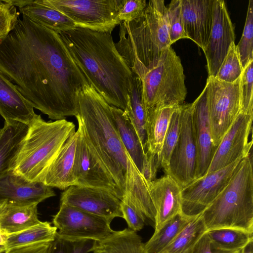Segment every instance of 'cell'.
<instances>
[{"instance_id": "6da1fadb", "label": "cell", "mask_w": 253, "mask_h": 253, "mask_svg": "<svg viewBox=\"0 0 253 253\" xmlns=\"http://www.w3.org/2000/svg\"><path fill=\"white\" fill-rule=\"evenodd\" d=\"M0 72L55 121L77 116L79 92L89 84L59 34L22 14L0 43Z\"/></svg>"}, {"instance_id": "7a4b0ae2", "label": "cell", "mask_w": 253, "mask_h": 253, "mask_svg": "<svg viewBox=\"0 0 253 253\" xmlns=\"http://www.w3.org/2000/svg\"><path fill=\"white\" fill-rule=\"evenodd\" d=\"M78 126L90 152L112 179L122 200L142 211L153 206L149 183L122 143L109 105L88 84L78 96Z\"/></svg>"}, {"instance_id": "3957f363", "label": "cell", "mask_w": 253, "mask_h": 253, "mask_svg": "<svg viewBox=\"0 0 253 253\" xmlns=\"http://www.w3.org/2000/svg\"><path fill=\"white\" fill-rule=\"evenodd\" d=\"M58 33L88 83L109 105L125 111L133 75L112 32L77 27Z\"/></svg>"}, {"instance_id": "277c9868", "label": "cell", "mask_w": 253, "mask_h": 253, "mask_svg": "<svg viewBox=\"0 0 253 253\" xmlns=\"http://www.w3.org/2000/svg\"><path fill=\"white\" fill-rule=\"evenodd\" d=\"M171 45L164 0H151L136 19L120 24L115 43L133 75L141 79L155 66L163 51Z\"/></svg>"}, {"instance_id": "5b68a950", "label": "cell", "mask_w": 253, "mask_h": 253, "mask_svg": "<svg viewBox=\"0 0 253 253\" xmlns=\"http://www.w3.org/2000/svg\"><path fill=\"white\" fill-rule=\"evenodd\" d=\"M75 131L74 124L65 119L45 122L36 114L28 126L9 170L29 181L43 182L49 166Z\"/></svg>"}, {"instance_id": "8992f818", "label": "cell", "mask_w": 253, "mask_h": 253, "mask_svg": "<svg viewBox=\"0 0 253 253\" xmlns=\"http://www.w3.org/2000/svg\"><path fill=\"white\" fill-rule=\"evenodd\" d=\"M207 230L230 228L253 233V171L250 152L230 181L201 213Z\"/></svg>"}, {"instance_id": "52a82bcc", "label": "cell", "mask_w": 253, "mask_h": 253, "mask_svg": "<svg viewBox=\"0 0 253 253\" xmlns=\"http://www.w3.org/2000/svg\"><path fill=\"white\" fill-rule=\"evenodd\" d=\"M146 112L183 103L187 95L181 59L170 46L162 52L156 65L140 79Z\"/></svg>"}, {"instance_id": "ba28073f", "label": "cell", "mask_w": 253, "mask_h": 253, "mask_svg": "<svg viewBox=\"0 0 253 253\" xmlns=\"http://www.w3.org/2000/svg\"><path fill=\"white\" fill-rule=\"evenodd\" d=\"M70 19L76 27L112 32L121 23L118 17L121 0H36Z\"/></svg>"}, {"instance_id": "9c48e42d", "label": "cell", "mask_w": 253, "mask_h": 253, "mask_svg": "<svg viewBox=\"0 0 253 253\" xmlns=\"http://www.w3.org/2000/svg\"><path fill=\"white\" fill-rule=\"evenodd\" d=\"M240 77L233 83L209 77L206 84L207 106L213 143L217 147L240 113Z\"/></svg>"}, {"instance_id": "30bf717a", "label": "cell", "mask_w": 253, "mask_h": 253, "mask_svg": "<svg viewBox=\"0 0 253 253\" xmlns=\"http://www.w3.org/2000/svg\"><path fill=\"white\" fill-rule=\"evenodd\" d=\"M243 158L207 173L182 188L181 213L189 218L201 214L227 186Z\"/></svg>"}, {"instance_id": "8fae6325", "label": "cell", "mask_w": 253, "mask_h": 253, "mask_svg": "<svg viewBox=\"0 0 253 253\" xmlns=\"http://www.w3.org/2000/svg\"><path fill=\"white\" fill-rule=\"evenodd\" d=\"M180 107L181 119L179 137L165 172L170 176L182 189L195 180L197 155L193 126L192 103H183Z\"/></svg>"}, {"instance_id": "7c38bea8", "label": "cell", "mask_w": 253, "mask_h": 253, "mask_svg": "<svg viewBox=\"0 0 253 253\" xmlns=\"http://www.w3.org/2000/svg\"><path fill=\"white\" fill-rule=\"evenodd\" d=\"M52 222L58 230V235L71 240L90 239L99 242L114 231L106 219L63 204H60Z\"/></svg>"}, {"instance_id": "4fadbf2b", "label": "cell", "mask_w": 253, "mask_h": 253, "mask_svg": "<svg viewBox=\"0 0 253 253\" xmlns=\"http://www.w3.org/2000/svg\"><path fill=\"white\" fill-rule=\"evenodd\" d=\"M122 201L110 191L97 188L72 185L61 193L60 204L75 207L111 223L122 217Z\"/></svg>"}, {"instance_id": "5bb4252c", "label": "cell", "mask_w": 253, "mask_h": 253, "mask_svg": "<svg viewBox=\"0 0 253 253\" xmlns=\"http://www.w3.org/2000/svg\"><path fill=\"white\" fill-rule=\"evenodd\" d=\"M253 118V115L239 114L217 146L206 174L230 165L251 152L253 140L249 141V136Z\"/></svg>"}, {"instance_id": "9a60e30c", "label": "cell", "mask_w": 253, "mask_h": 253, "mask_svg": "<svg viewBox=\"0 0 253 253\" xmlns=\"http://www.w3.org/2000/svg\"><path fill=\"white\" fill-rule=\"evenodd\" d=\"M235 39L234 28L224 1L214 0L212 25L204 50L209 77H215Z\"/></svg>"}, {"instance_id": "2e32d148", "label": "cell", "mask_w": 253, "mask_h": 253, "mask_svg": "<svg viewBox=\"0 0 253 253\" xmlns=\"http://www.w3.org/2000/svg\"><path fill=\"white\" fill-rule=\"evenodd\" d=\"M78 129L79 134L73 169L75 185L107 190L122 201V197L116 184L90 152L81 128L78 126Z\"/></svg>"}, {"instance_id": "e0dca14e", "label": "cell", "mask_w": 253, "mask_h": 253, "mask_svg": "<svg viewBox=\"0 0 253 253\" xmlns=\"http://www.w3.org/2000/svg\"><path fill=\"white\" fill-rule=\"evenodd\" d=\"M206 93L205 87L192 103L193 126L197 155L195 180L206 174L217 148L212 138Z\"/></svg>"}, {"instance_id": "ac0fdd59", "label": "cell", "mask_w": 253, "mask_h": 253, "mask_svg": "<svg viewBox=\"0 0 253 253\" xmlns=\"http://www.w3.org/2000/svg\"><path fill=\"white\" fill-rule=\"evenodd\" d=\"M184 32L187 38L206 48L211 30L214 0H181Z\"/></svg>"}, {"instance_id": "d6986e66", "label": "cell", "mask_w": 253, "mask_h": 253, "mask_svg": "<svg viewBox=\"0 0 253 253\" xmlns=\"http://www.w3.org/2000/svg\"><path fill=\"white\" fill-rule=\"evenodd\" d=\"M149 188L156 210V232L167 221L181 213V188L168 174L151 182Z\"/></svg>"}, {"instance_id": "ffe728a7", "label": "cell", "mask_w": 253, "mask_h": 253, "mask_svg": "<svg viewBox=\"0 0 253 253\" xmlns=\"http://www.w3.org/2000/svg\"><path fill=\"white\" fill-rule=\"evenodd\" d=\"M55 195L52 188L43 182L29 181L10 170L0 177V202L7 201L39 204Z\"/></svg>"}, {"instance_id": "44dd1931", "label": "cell", "mask_w": 253, "mask_h": 253, "mask_svg": "<svg viewBox=\"0 0 253 253\" xmlns=\"http://www.w3.org/2000/svg\"><path fill=\"white\" fill-rule=\"evenodd\" d=\"M79 134L78 129L64 143L49 166L43 181L47 186L64 190L75 185L73 169Z\"/></svg>"}, {"instance_id": "7402d4cb", "label": "cell", "mask_w": 253, "mask_h": 253, "mask_svg": "<svg viewBox=\"0 0 253 253\" xmlns=\"http://www.w3.org/2000/svg\"><path fill=\"white\" fill-rule=\"evenodd\" d=\"M36 115L31 104L0 72V115L4 121L29 126Z\"/></svg>"}, {"instance_id": "603a6c76", "label": "cell", "mask_w": 253, "mask_h": 253, "mask_svg": "<svg viewBox=\"0 0 253 253\" xmlns=\"http://www.w3.org/2000/svg\"><path fill=\"white\" fill-rule=\"evenodd\" d=\"M36 203L0 202V232L6 235L27 229L41 222Z\"/></svg>"}, {"instance_id": "cb8c5ba5", "label": "cell", "mask_w": 253, "mask_h": 253, "mask_svg": "<svg viewBox=\"0 0 253 253\" xmlns=\"http://www.w3.org/2000/svg\"><path fill=\"white\" fill-rule=\"evenodd\" d=\"M177 107H164L146 112L145 151L159 156L171 115Z\"/></svg>"}, {"instance_id": "d4e9b609", "label": "cell", "mask_w": 253, "mask_h": 253, "mask_svg": "<svg viewBox=\"0 0 253 253\" xmlns=\"http://www.w3.org/2000/svg\"><path fill=\"white\" fill-rule=\"evenodd\" d=\"M114 121L126 150L140 171L145 153L138 134L125 112L111 106Z\"/></svg>"}, {"instance_id": "484cf974", "label": "cell", "mask_w": 253, "mask_h": 253, "mask_svg": "<svg viewBox=\"0 0 253 253\" xmlns=\"http://www.w3.org/2000/svg\"><path fill=\"white\" fill-rule=\"evenodd\" d=\"M92 251L93 253H146L140 236L129 228L114 231L105 239L96 242Z\"/></svg>"}, {"instance_id": "4316f807", "label": "cell", "mask_w": 253, "mask_h": 253, "mask_svg": "<svg viewBox=\"0 0 253 253\" xmlns=\"http://www.w3.org/2000/svg\"><path fill=\"white\" fill-rule=\"evenodd\" d=\"M28 128L18 122L4 121L0 135V177L9 170Z\"/></svg>"}, {"instance_id": "83f0119b", "label": "cell", "mask_w": 253, "mask_h": 253, "mask_svg": "<svg viewBox=\"0 0 253 253\" xmlns=\"http://www.w3.org/2000/svg\"><path fill=\"white\" fill-rule=\"evenodd\" d=\"M19 12L34 22L57 33L76 27L75 23L60 12L34 0L32 4L19 8Z\"/></svg>"}, {"instance_id": "f1b7e54d", "label": "cell", "mask_w": 253, "mask_h": 253, "mask_svg": "<svg viewBox=\"0 0 253 253\" xmlns=\"http://www.w3.org/2000/svg\"><path fill=\"white\" fill-rule=\"evenodd\" d=\"M124 111L134 127L145 150L146 110L142 100L141 80L134 75L126 107Z\"/></svg>"}, {"instance_id": "f546056e", "label": "cell", "mask_w": 253, "mask_h": 253, "mask_svg": "<svg viewBox=\"0 0 253 253\" xmlns=\"http://www.w3.org/2000/svg\"><path fill=\"white\" fill-rule=\"evenodd\" d=\"M206 233L211 247L221 251L242 250L253 241V233L238 229L217 228L207 230Z\"/></svg>"}, {"instance_id": "4dcf8cb0", "label": "cell", "mask_w": 253, "mask_h": 253, "mask_svg": "<svg viewBox=\"0 0 253 253\" xmlns=\"http://www.w3.org/2000/svg\"><path fill=\"white\" fill-rule=\"evenodd\" d=\"M57 232V228L51 223L41 221L22 231L7 235L6 251L35 243L51 242L54 240Z\"/></svg>"}, {"instance_id": "1f68e13d", "label": "cell", "mask_w": 253, "mask_h": 253, "mask_svg": "<svg viewBox=\"0 0 253 253\" xmlns=\"http://www.w3.org/2000/svg\"><path fill=\"white\" fill-rule=\"evenodd\" d=\"M192 218L179 213L167 221L145 244L146 253L162 252Z\"/></svg>"}, {"instance_id": "d6a6232c", "label": "cell", "mask_w": 253, "mask_h": 253, "mask_svg": "<svg viewBox=\"0 0 253 253\" xmlns=\"http://www.w3.org/2000/svg\"><path fill=\"white\" fill-rule=\"evenodd\" d=\"M206 231L201 213L193 218L160 253H192L196 243Z\"/></svg>"}, {"instance_id": "836d02e7", "label": "cell", "mask_w": 253, "mask_h": 253, "mask_svg": "<svg viewBox=\"0 0 253 253\" xmlns=\"http://www.w3.org/2000/svg\"><path fill=\"white\" fill-rule=\"evenodd\" d=\"M181 119V109L180 105L176 107L171 115L161 153L158 156L159 167L163 168L165 172L168 169L172 152L179 137Z\"/></svg>"}, {"instance_id": "e575fe53", "label": "cell", "mask_w": 253, "mask_h": 253, "mask_svg": "<svg viewBox=\"0 0 253 253\" xmlns=\"http://www.w3.org/2000/svg\"><path fill=\"white\" fill-rule=\"evenodd\" d=\"M243 71L237 47L233 42L214 78L224 82L233 83L240 77Z\"/></svg>"}, {"instance_id": "d590c367", "label": "cell", "mask_w": 253, "mask_h": 253, "mask_svg": "<svg viewBox=\"0 0 253 253\" xmlns=\"http://www.w3.org/2000/svg\"><path fill=\"white\" fill-rule=\"evenodd\" d=\"M243 69L253 60V0L249 2L246 22L242 37L236 45Z\"/></svg>"}, {"instance_id": "8d00e7d4", "label": "cell", "mask_w": 253, "mask_h": 253, "mask_svg": "<svg viewBox=\"0 0 253 253\" xmlns=\"http://www.w3.org/2000/svg\"><path fill=\"white\" fill-rule=\"evenodd\" d=\"M239 89L240 113L253 115V60L243 69Z\"/></svg>"}, {"instance_id": "74e56055", "label": "cell", "mask_w": 253, "mask_h": 253, "mask_svg": "<svg viewBox=\"0 0 253 253\" xmlns=\"http://www.w3.org/2000/svg\"><path fill=\"white\" fill-rule=\"evenodd\" d=\"M169 35L171 43L187 38L184 32L181 0H172L167 7Z\"/></svg>"}, {"instance_id": "f35d334b", "label": "cell", "mask_w": 253, "mask_h": 253, "mask_svg": "<svg viewBox=\"0 0 253 253\" xmlns=\"http://www.w3.org/2000/svg\"><path fill=\"white\" fill-rule=\"evenodd\" d=\"M96 243L90 239L68 240L57 234L49 253H87L93 251Z\"/></svg>"}, {"instance_id": "ab89813d", "label": "cell", "mask_w": 253, "mask_h": 253, "mask_svg": "<svg viewBox=\"0 0 253 253\" xmlns=\"http://www.w3.org/2000/svg\"><path fill=\"white\" fill-rule=\"evenodd\" d=\"M19 17V12L10 0H4L0 6V43L13 29Z\"/></svg>"}, {"instance_id": "60d3db41", "label": "cell", "mask_w": 253, "mask_h": 253, "mask_svg": "<svg viewBox=\"0 0 253 253\" xmlns=\"http://www.w3.org/2000/svg\"><path fill=\"white\" fill-rule=\"evenodd\" d=\"M147 4L145 0H121L118 17L121 22H129L138 17Z\"/></svg>"}, {"instance_id": "b9f144b4", "label": "cell", "mask_w": 253, "mask_h": 253, "mask_svg": "<svg viewBox=\"0 0 253 253\" xmlns=\"http://www.w3.org/2000/svg\"><path fill=\"white\" fill-rule=\"evenodd\" d=\"M121 211L123 218L126 221L128 228L135 232L140 231L143 228L146 218L136 208L130 204L122 201Z\"/></svg>"}, {"instance_id": "7bdbcfd3", "label": "cell", "mask_w": 253, "mask_h": 253, "mask_svg": "<svg viewBox=\"0 0 253 253\" xmlns=\"http://www.w3.org/2000/svg\"><path fill=\"white\" fill-rule=\"evenodd\" d=\"M159 168L158 156L145 151L141 173L149 184L156 179Z\"/></svg>"}, {"instance_id": "ee69618b", "label": "cell", "mask_w": 253, "mask_h": 253, "mask_svg": "<svg viewBox=\"0 0 253 253\" xmlns=\"http://www.w3.org/2000/svg\"><path fill=\"white\" fill-rule=\"evenodd\" d=\"M51 242L35 243L17 247L8 250L4 253H49Z\"/></svg>"}, {"instance_id": "f6af8a7d", "label": "cell", "mask_w": 253, "mask_h": 253, "mask_svg": "<svg viewBox=\"0 0 253 253\" xmlns=\"http://www.w3.org/2000/svg\"><path fill=\"white\" fill-rule=\"evenodd\" d=\"M242 250L224 252L214 249L211 246L210 240L206 232L196 243L192 253H242Z\"/></svg>"}, {"instance_id": "bcb514c9", "label": "cell", "mask_w": 253, "mask_h": 253, "mask_svg": "<svg viewBox=\"0 0 253 253\" xmlns=\"http://www.w3.org/2000/svg\"><path fill=\"white\" fill-rule=\"evenodd\" d=\"M11 4L19 8H22L33 3L34 0H10Z\"/></svg>"}, {"instance_id": "7dc6e473", "label": "cell", "mask_w": 253, "mask_h": 253, "mask_svg": "<svg viewBox=\"0 0 253 253\" xmlns=\"http://www.w3.org/2000/svg\"><path fill=\"white\" fill-rule=\"evenodd\" d=\"M7 235L0 232V253H4L6 251L5 244Z\"/></svg>"}, {"instance_id": "c3c4849f", "label": "cell", "mask_w": 253, "mask_h": 253, "mask_svg": "<svg viewBox=\"0 0 253 253\" xmlns=\"http://www.w3.org/2000/svg\"><path fill=\"white\" fill-rule=\"evenodd\" d=\"M253 242H250L243 249L242 253H253Z\"/></svg>"}, {"instance_id": "681fc988", "label": "cell", "mask_w": 253, "mask_h": 253, "mask_svg": "<svg viewBox=\"0 0 253 253\" xmlns=\"http://www.w3.org/2000/svg\"><path fill=\"white\" fill-rule=\"evenodd\" d=\"M4 3V0H0V6L2 5Z\"/></svg>"}, {"instance_id": "f907efd6", "label": "cell", "mask_w": 253, "mask_h": 253, "mask_svg": "<svg viewBox=\"0 0 253 253\" xmlns=\"http://www.w3.org/2000/svg\"><path fill=\"white\" fill-rule=\"evenodd\" d=\"M0 130H1V128H0Z\"/></svg>"}, {"instance_id": "816d5d0a", "label": "cell", "mask_w": 253, "mask_h": 253, "mask_svg": "<svg viewBox=\"0 0 253 253\" xmlns=\"http://www.w3.org/2000/svg\"><path fill=\"white\" fill-rule=\"evenodd\" d=\"M0 131H1V130H0Z\"/></svg>"}]
</instances>
